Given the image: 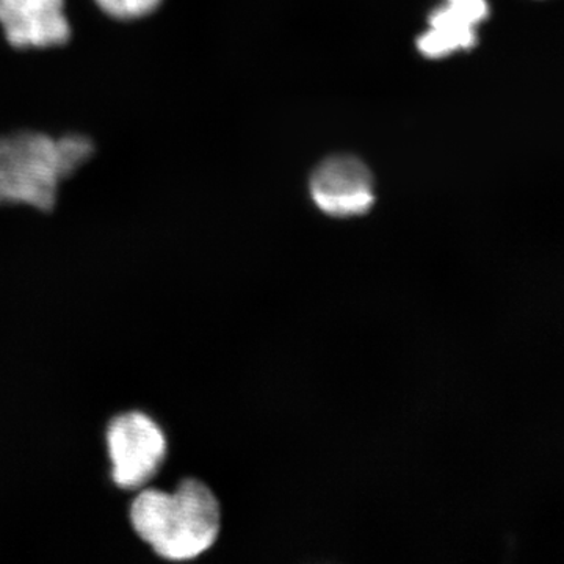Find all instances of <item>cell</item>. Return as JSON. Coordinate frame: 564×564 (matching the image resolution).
Masks as SVG:
<instances>
[{"label": "cell", "mask_w": 564, "mask_h": 564, "mask_svg": "<svg viewBox=\"0 0 564 564\" xmlns=\"http://www.w3.org/2000/svg\"><path fill=\"white\" fill-rule=\"evenodd\" d=\"M489 14L486 0H445L430 17V29L417 40L419 51L429 58H444L456 51L473 50L477 25Z\"/></svg>", "instance_id": "cell-6"}, {"label": "cell", "mask_w": 564, "mask_h": 564, "mask_svg": "<svg viewBox=\"0 0 564 564\" xmlns=\"http://www.w3.org/2000/svg\"><path fill=\"white\" fill-rule=\"evenodd\" d=\"M0 24L11 46H62L69 40L65 0H0Z\"/></svg>", "instance_id": "cell-5"}, {"label": "cell", "mask_w": 564, "mask_h": 564, "mask_svg": "<svg viewBox=\"0 0 564 564\" xmlns=\"http://www.w3.org/2000/svg\"><path fill=\"white\" fill-rule=\"evenodd\" d=\"M87 137L61 140L43 133L22 132L0 139V204H25L51 210L58 185L91 158Z\"/></svg>", "instance_id": "cell-2"}, {"label": "cell", "mask_w": 564, "mask_h": 564, "mask_svg": "<svg viewBox=\"0 0 564 564\" xmlns=\"http://www.w3.org/2000/svg\"><path fill=\"white\" fill-rule=\"evenodd\" d=\"M315 206L332 217L367 214L375 204L373 177L366 165L350 155H336L315 170L311 177Z\"/></svg>", "instance_id": "cell-4"}, {"label": "cell", "mask_w": 564, "mask_h": 564, "mask_svg": "<svg viewBox=\"0 0 564 564\" xmlns=\"http://www.w3.org/2000/svg\"><path fill=\"white\" fill-rule=\"evenodd\" d=\"M132 529L161 558L188 562L217 543L221 532V507L214 491L195 478L174 491L143 488L133 499Z\"/></svg>", "instance_id": "cell-1"}, {"label": "cell", "mask_w": 564, "mask_h": 564, "mask_svg": "<svg viewBox=\"0 0 564 564\" xmlns=\"http://www.w3.org/2000/svg\"><path fill=\"white\" fill-rule=\"evenodd\" d=\"M110 17L118 20H137L152 13L162 0H96Z\"/></svg>", "instance_id": "cell-7"}, {"label": "cell", "mask_w": 564, "mask_h": 564, "mask_svg": "<svg viewBox=\"0 0 564 564\" xmlns=\"http://www.w3.org/2000/svg\"><path fill=\"white\" fill-rule=\"evenodd\" d=\"M111 480L124 491H140L165 463L166 436L151 415L141 411L117 415L106 432Z\"/></svg>", "instance_id": "cell-3"}]
</instances>
